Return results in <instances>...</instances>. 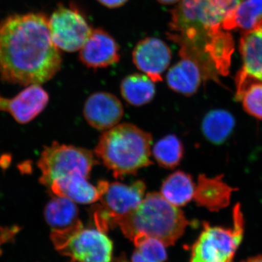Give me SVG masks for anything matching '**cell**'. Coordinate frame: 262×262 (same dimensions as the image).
<instances>
[{"instance_id": "26", "label": "cell", "mask_w": 262, "mask_h": 262, "mask_svg": "<svg viewBox=\"0 0 262 262\" xmlns=\"http://www.w3.org/2000/svg\"><path fill=\"white\" fill-rule=\"evenodd\" d=\"M127 1L128 0H98L100 4L112 9L123 6L124 5L126 4Z\"/></svg>"}, {"instance_id": "27", "label": "cell", "mask_w": 262, "mask_h": 262, "mask_svg": "<svg viewBox=\"0 0 262 262\" xmlns=\"http://www.w3.org/2000/svg\"><path fill=\"white\" fill-rule=\"evenodd\" d=\"M131 261L132 262H149L147 260L145 259L139 251L137 250H136L134 251V253L132 254V256H131Z\"/></svg>"}, {"instance_id": "3", "label": "cell", "mask_w": 262, "mask_h": 262, "mask_svg": "<svg viewBox=\"0 0 262 262\" xmlns=\"http://www.w3.org/2000/svg\"><path fill=\"white\" fill-rule=\"evenodd\" d=\"M189 224L183 211L158 192L148 193L134 211L116 222L124 235L130 241L140 237H152L165 246L175 244Z\"/></svg>"}, {"instance_id": "29", "label": "cell", "mask_w": 262, "mask_h": 262, "mask_svg": "<svg viewBox=\"0 0 262 262\" xmlns=\"http://www.w3.org/2000/svg\"><path fill=\"white\" fill-rule=\"evenodd\" d=\"M241 262H262V255H258V256L248 258L247 259Z\"/></svg>"}, {"instance_id": "20", "label": "cell", "mask_w": 262, "mask_h": 262, "mask_svg": "<svg viewBox=\"0 0 262 262\" xmlns=\"http://www.w3.org/2000/svg\"><path fill=\"white\" fill-rule=\"evenodd\" d=\"M235 124V118L229 111L211 110L203 118L201 130L207 140L215 145H221L232 134Z\"/></svg>"}, {"instance_id": "13", "label": "cell", "mask_w": 262, "mask_h": 262, "mask_svg": "<svg viewBox=\"0 0 262 262\" xmlns=\"http://www.w3.org/2000/svg\"><path fill=\"white\" fill-rule=\"evenodd\" d=\"M80 60L89 68H106L120 61V48L115 39L101 29H93L80 51Z\"/></svg>"}, {"instance_id": "24", "label": "cell", "mask_w": 262, "mask_h": 262, "mask_svg": "<svg viewBox=\"0 0 262 262\" xmlns=\"http://www.w3.org/2000/svg\"><path fill=\"white\" fill-rule=\"evenodd\" d=\"M182 141L173 134L165 136L155 144L152 155L157 163L164 168H177L184 157Z\"/></svg>"}, {"instance_id": "8", "label": "cell", "mask_w": 262, "mask_h": 262, "mask_svg": "<svg viewBox=\"0 0 262 262\" xmlns=\"http://www.w3.org/2000/svg\"><path fill=\"white\" fill-rule=\"evenodd\" d=\"M51 238L58 252L72 262H111L113 244L101 229L84 228L52 231Z\"/></svg>"}, {"instance_id": "9", "label": "cell", "mask_w": 262, "mask_h": 262, "mask_svg": "<svg viewBox=\"0 0 262 262\" xmlns=\"http://www.w3.org/2000/svg\"><path fill=\"white\" fill-rule=\"evenodd\" d=\"M52 41L59 51H80L93 29L83 13L74 5H59L48 18Z\"/></svg>"}, {"instance_id": "10", "label": "cell", "mask_w": 262, "mask_h": 262, "mask_svg": "<svg viewBox=\"0 0 262 262\" xmlns=\"http://www.w3.org/2000/svg\"><path fill=\"white\" fill-rule=\"evenodd\" d=\"M168 45L157 37H146L136 45L133 51L134 64L153 82H162V75L171 61Z\"/></svg>"}, {"instance_id": "19", "label": "cell", "mask_w": 262, "mask_h": 262, "mask_svg": "<svg viewBox=\"0 0 262 262\" xmlns=\"http://www.w3.org/2000/svg\"><path fill=\"white\" fill-rule=\"evenodd\" d=\"M195 184L192 177L184 171L174 172L162 184L160 194L174 206L182 207L194 198Z\"/></svg>"}, {"instance_id": "2", "label": "cell", "mask_w": 262, "mask_h": 262, "mask_svg": "<svg viewBox=\"0 0 262 262\" xmlns=\"http://www.w3.org/2000/svg\"><path fill=\"white\" fill-rule=\"evenodd\" d=\"M61 53L43 13L13 14L0 21V79L29 86L51 80L61 70Z\"/></svg>"}, {"instance_id": "17", "label": "cell", "mask_w": 262, "mask_h": 262, "mask_svg": "<svg viewBox=\"0 0 262 262\" xmlns=\"http://www.w3.org/2000/svg\"><path fill=\"white\" fill-rule=\"evenodd\" d=\"M202 81L204 80L201 67L187 57H182V59L168 70L166 75L168 87L187 96L198 92Z\"/></svg>"}, {"instance_id": "1", "label": "cell", "mask_w": 262, "mask_h": 262, "mask_svg": "<svg viewBox=\"0 0 262 262\" xmlns=\"http://www.w3.org/2000/svg\"><path fill=\"white\" fill-rule=\"evenodd\" d=\"M241 1L182 0L172 10L168 39L179 45L181 57L198 63L205 80L229 75L234 40L223 23Z\"/></svg>"}, {"instance_id": "5", "label": "cell", "mask_w": 262, "mask_h": 262, "mask_svg": "<svg viewBox=\"0 0 262 262\" xmlns=\"http://www.w3.org/2000/svg\"><path fill=\"white\" fill-rule=\"evenodd\" d=\"M245 222L241 205L233 210L232 228L203 222V229L191 250L190 262H232L244 238Z\"/></svg>"}, {"instance_id": "12", "label": "cell", "mask_w": 262, "mask_h": 262, "mask_svg": "<svg viewBox=\"0 0 262 262\" xmlns=\"http://www.w3.org/2000/svg\"><path fill=\"white\" fill-rule=\"evenodd\" d=\"M121 101L107 92L91 95L84 104L83 115L88 123L98 130H108L118 125L123 117Z\"/></svg>"}, {"instance_id": "21", "label": "cell", "mask_w": 262, "mask_h": 262, "mask_svg": "<svg viewBox=\"0 0 262 262\" xmlns=\"http://www.w3.org/2000/svg\"><path fill=\"white\" fill-rule=\"evenodd\" d=\"M120 92L125 101L135 106L149 103L155 97V82L148 76L133 74L127 76L120 84Z\"/></svg>"}, {"instance_id": "16", "label": "cell", "mask_w": 262, "mask_h": 262, "mask_svg": "<svg viewBox=\"0 0 262 262\" xmlns=\"http://www.w3.org/2000/svg\"><path fill=\"white\" fill-rule=\"evenodd\" d=\"M239 52L243 67L238 73L262 82V20L241 37Z\"/></svg>"}, {"instance_id": "18", "label": "cell", "mask_w": 262, "mask_h": 262, "mask_svg": "<svg viewBox=\"0 0 262 262\" xmlns=\"http://www.w3.org/2000/svg\"><path fill=\"white\" fill-rule=\"evenodd\" d=\"M78 208L67 198L54 196L45 208L44 215L52 231H68L82 225L79 220Z\"/></svg>"}, {"instance_id": "15", "label": "cell", "mask_w": 262, "mask_h": 262, "mask_svg": "<svg viewBox=\"0 0 262 262\" xmlns=\"http://www.w3.org/2000/svg\"><path fill=\"white\" fill-rule=\"evenodd\" d=\"M53 195L67 198L79 204H92L99 201L97 186L89 182V178L70 175L57 179L48 188Z\"/></svg>"}, {"instance_id": "6", "label": "cell", "mask_w": 262, "mask_h": 262, "mask_svg": "<svg viewBox=\"0 0 262 262\" xmlns=\"http://www.w3.org/2000/svg\"><path fill=\"white\" fill-rule=\"evenodd\" d=\"M101 205L93 207L95 225L103 232L116 225L119 219L134 211L145 196L146 184L137 180L130 184L106 181L98 182Z\"/></svg>"}, {"instance_id": "25", "label": "cell", "mask_w": 262, "mask_h": 262, "mask_svg": "<svg viewBox=\"0 0 262 262\" xmlns=\"http://www.w3.org/2000/svg\"><path fill=\"white\" fill-rule=\"evenodd\" d=\"M136 250L149 262H165L167 259L165 245L159 239L149 237H137L134 239Z\"/></svg>"}, {"instance_id": "11", "label": "cell", "mask_w": 262, "mask_h": 262, "mask_svg": "<svg viewBox=\"0 0 262 262\" xmlns=\"http://www.w3.org/2000/svg\"><path fill=\"white\" fill-rule=\"evenodd\" d=\"M48 101L49 95L41 84H31L10 99L0 96V110L8 112L15 121L24 125L42 113Z\"/></svg>"}, {"instance_id": "4", "label": "cell", "mask_w": 262, "mask_h": 262, "mask_svg": "<svg viewBox=\"0 0 262 262\" xmlns=\"http://www.w3.org/2000/svg\"><path fill=\"white\" fill-rule=\"evenodd\" d=\"M152 136L131 123L118 124L100 137L95 155L116 179L152 165Z\"/></svg>"}, {"instance_id": "14", "label": "cell", "mask_w": 262, "mask_h": 262, "mask_svg": "<svg viewBox=\"0 0 262 262\" xmlns=\"http://www.w3.org/2000/svg\"><path fill=\"white\" fill-rule=\"evenodd\" d=\"M224 175L209 178L205 174L198 177L194 199L199 206L208 211H220L230 203L231 195L237 188H232L223 181Z\"/></svg>"}, {"instance_id": "22", "label": "cell", "mask_w": 262, "mask_h": 262, "mask_svg": "<svg viewBox=\"0 0 262 262\" xmlns=\"http://www.w3.org/2000/svg\"><path fill=\"white\" fill-rule=\"evenodd\" d=\"M262 20V0H242L225 19V30L249 31Z\"/></svg>"}, {"instance_id": "28", "label": "cell", "mask_w": 262, "mask_h": 262, "mask_svg": "<svg viewBox=\"0 0 262 262\" xmlns=\"http://www.w3.org/2000/svg\"><path fill=\"white\" fill-rule=\"evenodd\" d=\"M156 1L162 5H169L177 4V3L179 4L182 0H156Z\"/></svg>"}, {"instance_id": "7", "label": "cell", "mask_w": 262, "mask_h": 262, "mask_svg": "<svg viewBox=\"0 0 262 262\" xmlns=\"http://www.w3.org/2000/svg\"><path fill=\"white\" fill-rule=\"evenodd\" d=\"M96 163L92 151L84 148L67 145L54 141L42 150L37 166L41 172L39 181L45 187H51L53 181L70 175L89 178Z\"/></svg>"}, {"instance_id": "23", "label": "cell", "mask_w": 262, "mask_h": 262, "mask_svg": "<svg viewBox=\"0 0 262 262\" xmlns=\"http://www.w3.org/2000/svg\"><path fill=\"white\" fill-rule=\"evenodd\" d=\"M254 81L245 76L236 77L235 98L248 115L262 120V82Z\"/></svg>"}]
</instances>
